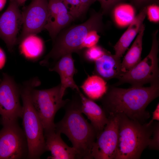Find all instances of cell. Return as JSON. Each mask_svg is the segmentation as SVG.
<instances>
[{
  "label": "cell",
  "mask_w": 159,
  "mask_h": 159,
  "mask_svg": "<svg viewBox=\"0 0 159 159\" xmlns=\"http://www.w3.org/2000/svg\"><path fill=\"white\" fill-rule=\"evenodd\" d=\"M159 95V84L157 82L146 87L132 86L124 89L112 87L101 99L107 117L122 113L144 124L150 117L146 110L147 107Z\"/></svg>",
  "instance_id": "obj_1"
},
{
  "label": "cell",
  "mask_w": 159,
  "mask_h": 159,
  "mask_svg": "<svg viewBox=\"0 0 159 159\" xmlns=\"http://www.w3.org/2000/svg\"><path fill=\"white\" fill-rule=\"evenodd\" d=\"M81 106L80 99L77 92L64 106V115L55 123V130L68 137L76 150L77 159H92L91 150L97 134L83 115Z\"/></svg>",
  "instance_id": "obj_2"
},
{
  "label": "cell",
  "mask_w": 159,
  "mask_h": 159,
  "mask_svg": "<svg viewBox=\"0 0 159 159\" xmlns=\"http://www.w3.org/2000/svg\"><path fill=\"white\" fill-rule=\"evenodd\" d=\"M40 84L38 78L35 77L25 82L20 86L22 102V123L29 149L27 159H40L47 151L43 125L31 98L32 90Z\"/></svg>",
  "instance_id": "obj_3"
},
{
  "label": "cell",
  "mask_w": 159,
  "mask_h": 159,
  "mask_svg": "<svg viewBox=\"0 0 159 159\" xmlns=\"http://www.w3.org/2000/svg\"><path fill=\"white\" fill-rule=\"evenodd\" d=\"M117 115L119 135L115 159H140L152 136L153 123L147 125L146 122L141 123L123 114Z\"/></svg>",
  "instance_id": "obj_4"
},
{
  "label": "cell",
  "mask_w": 159,
  "mask_h": 159,
  "mask_svg": "<svg viewBox=\"0 0 159 159\" xmlns=\"http://www.w3.org/2000/svg\"><path fill=\"white\" fill-rule=\"evenodd\" d=\"M102 14L95 13L85 22L72 26L57 36L49 53L40 62L41 65L50 67L63 56L79 52L85 37L91 31H99L102 27Z\"/></svg>",
  "instance_id": "obj_5"
},
{
  "label": "cell",
  "mask_w": 159,
  "mask_h": 159,
  "mask_svg": "<svg viewBox=\"0 0 159 159\" xmlns=\"http://www.w3.org/2000/svg\"><path fill=\"white\" fill-rule=\"evenodd\" d=\"M64 95L61 91L60 84L50 89L39 90L34 88L32 90L31 100L42 123L44 133L55 130V114L69 100H63Z\"/></svg>",
  "instance_id": "obj_6"
},
{
  "label": "cell",
  "mask_w": 159,
  "mask_h": 159,
  "mask_svg": "<svg viewBox=\"0 0 159 159\" xmlns=\"http://www.w3.org/2000/svg\"><path fill=\"white\" fill-rule=\"evenodd\" d=\"M158 32L157 30L153 34L152 47L148 55L132 68L122 73L117 78V85L128 83L132 86H143L148 83L159 82Z\"/></svg>",
  "instance_id": "obj_7"
},
{
  "label": "cell",
  "mask_w": 159,
  "mask_h": 159,
  "mask_svg": "<svg viewBox=\"0 0 159 159\" xmlns=\"http://www.w3.org/2000/svg\"><path fill=\"white\" fill-rule=\"evenodd\" d=\"M0 130V159L27 158L29 149L24 130L17 121L2 124Z\"/></svg>",
  "instance_id": "obj_8"
},
{
  "label": "cell",
  "mask_w": 159,
  "mask_h": 159,
  "mask_svg": "<svg viewBox=\"0 0 159 159\" xmlns=\"http://www.w3.org/2000/svg\"><path fill=\"white\" fill-rule=\"evenodd\" d=\"M20 90L13 78L3 73L0 78V115L1 124L21 118L22 106L20 101Z\"/></svg>",
  "instance_id": "obj_9"
},
{
  "label": "cell",
  "mask_w": 159,
  "mask_h": 159,
  "mask_svg": "<svg viewBox=\"0 0 159 159\" xmlns=\"http://www.w3.org/2000/svg\"><path fill=\"white\" fill-rule=\"evenodd\" d=\"M108 121L103 130L97 135L92 150V158H115L118 139V115L108 116Z\"/></svg>",
  "instance_id": "obj_10"
},
{
  "label": "cell",
  "mask_w": 159,
  "mask_h": 159,
  "mask_svg": "<svg viewBox=\"0 0 159 159\" xmlns=\"http://www.w3.org/2000/svg\"><path fill=\"white\" fill-rule=\"evenodd\" d=\"M48 0H32L23 9L22 30L17 44L27 36L37 34L44 29L48 18Z\"/></svg>",
  "instance_id": "obj_11"
},
{
  "label": "cell",
  "mask_w": 159,
  "mask_h": 159,
  "mask_svg": "<svg viewBox=\"0 0 159 159\" xmlns=\"http://www.w3.org/2000/svg\"><path fill=\"white\" fill-rule=\"evenodd\" d=\"M16 0H10L9 6L0 16V38L12 52L17 44V36L22 25V16Z\"/></svg>",
  "instance_id": "obj_12"
},
{
  "label": "cell",
  "mask_w": 159,
  "mask_h": 159,
  "mask_svg": "<svg viewBox=\"0 0 159 159\" xmlns=\"http://www.w3.org/2000/svg\"><path fill=\"white\" fill-rule=\"evenodd\" d=\"M72 54L68 53L62 57L49 68V71L55 72L59 74L61 80V90L64 94L68 88L76 91L80 90L73 79L77 70Z\"/></svg>",
  "instance_id": "obj_13"
},
{
  "label": "cell",
  "mask_w": 159,
  "mask_h": 159,
  "mask_svg": "<svg viewBox=\"0 0 159 159\" xmlns=\"http://www.w3.org/2000/svg\"><path fill=\"white\" fill-rule=\"evenodd\" d=\"M44 134L47 151H50L51 154L47 159H77L76 150L64 141L60 133L54 130Z\"/></svg>",
  "instance_id": "obj_14"
},
{
  "label": "cell",
  "mask_w": 159,
  "mask_h": 159,
  "mask_svg": "<svg viewBox=\"0 0 159 159\" xmlns=\"http://www.w3.org/2000/svg\"><path fill=\"white\" fill-rule=\"evenodd\" d=\"M76 92L80 99L82 112L90 121V124L97 135L103 130L108 122V118L106 113L102 108L93 100L84 96L80 90Z\"/></svg>",
  "instance_id": "obj_15"
},
{
  "label": "cell",
  "mask_w": 159,
  "mask_h": 159,
  "mask_svg": "<svg viewBox=\"0 0 159 159\" xmlns=\"http://www.w3.org/2000/svg\"><path fill=\"white\" fill-rule=\"evenodd\" d=\"M95 62V73L105 81L117 78L122 73L120 58L108 51H106L103 55Z\"/></svg>",
  "instance_id": "obj_16"
},
{
  "label": "cell",
  "mask_w": 159,
  "mask_h": 159,
  "mask_svg": "<svg viewBox=\"0 0 159 159\" xmlns=\"http://www.w3.org/2000/svg\"><path fill=\"white\" fill-rule=\"evenodd\" d=\"M146 15V6L143 7L129 25L114 47L115 55L120 58L138 34Z\"/></svg>",
  "instance_id": "obj_17"
},
{
  "label": "cell",
  "mask_w": 159,
  "mask_h": 159,
  "mask_svg": "<svg viewBox=\"0 0 159 159\" xmlns=\"http://www.w3.org/2000/svg\"><path fill=\"white\" fill-rule=\"evenodd\" d=\"M18 44L21 54L26 59L29 60H37L43 53L44 42L37 34L29 35Z\"/></svg>",
  "instance_id": "obj_18"
},
{
  "label": "cell",
  "mask_w": 159,
  "mask_h": 159,
  "mask_svg": "<svg viewBox=\"0 0 159 159\" xmlns=\"http://www.w3.org/2000/svg\"><path fill=\"white\" fill-rule=\"evenodd\" d=\"M145 29V27L143 24L135 41L124 56L121 63L122 73L127 71L141 61L143 38Z\"/></svg>",
  "instance_id": "obj_19"
},
{
  "label": "cell",
  "mask_w": 159,
  "mask_h": 159,
  "mask_svg": "<svg viewBox=\"0 0 159 159\" xmlns=\"http://www.w3.org/2000/svg\"><path fill=\"white\" fill-rule=\"evenodd\" d=\"M80 87L87 97L93 100L101 99L108 88L106 81L97 74L89 76Z\"/></svg>",
  "instance_id": "obj_20"
},
{
  "label": "cell",
  "mask_w": 159,
  "mask_h": 159,
  "mask_svg": "<svg viewBox=\"0 0 159 159\" xmlns=\"http://www.w3.org/2000/svg\"><path fill=\"white\" fill-rule=\"evenodd\" d=\"M135 9L132 5L125 3H119L114 7L112 15L116 24L119 27L129 25L135 16Z\"/></svg>",
  "instance_id": "obj_21"
},
{
  "label": "cell",
  "mask_w": 159,
  "mask_h": 159,
  "mask_svg": "<svg viewBox=\"0 0 159 159\" xmlns=\"http://www.w3.org/2000/svg\"><path fill=\"white\" fill-rule=\"evenodd\" d=\"M48 16L46 24L54 22L57 24L67 20L70 14L61 0H48Z\"/></svg>",
  "instance_id": "obj_22"
},
{
  "label": "cell",
  "mask_w": 159,
  "mask_h": 159,
  "mask_svg": "<svg viewBox=\"0 0 159 159\" xmlns=\"http://www.w3.org/2000/svg\"><path fill=\"white\" fill-rule=\"evenodd\" d=\"M105 51L101 47L96 45L87 48L84 53V57L89 62H95L103 55Z\"/></svg>",
  "instance_id": "obj_23"
},
{
  "label": "cell",
  "mask_w": 159,
  "mask_h": 159,
  "mask_svg": "<svg viewBox=\"0 0 159 159\" xmlns=\"http://www.w3.org/2000/svg\"><path fill=\"white\" fill-rule=\"evenodd\" d=\"M100 36L97 34V31L92 30L90 31L85 37L81 46V50L86 48H89L96 44Z\"/></svg>",
  "instance_id": "obj_24"
},
{
  "label": "cell",
  "mask_w": 159,
  "mask_h": 159,
  "mask_svg": "<svg viewBox=\"0 0 159 159\" xmlns=\"http://www.w3.org/2000/svg\"><path fill=\"white\" fill-rule=\"evenodd\" d=\"M148 147L151 150H158L159 149V123L157 122L153 123V131Z\"/></svg>",
  "instance_id": "obj_25"
},
{
  "label": "cell",
  "mask_w": 159,
  "mask_h": 159,
  "mask_svg": "<svg viewBox=\"0 0 159 159\" xmlns=\"http://www.w3.org/2000/svg\"><path fill=\"white\" fill-rule=\"evenodd\" d=\"M74 19L79 17L80 0H61Z\"/></svg>",
  "instance_id": "obj_26"
},
{
  "label": "cell",
  "mask_w": 159,
  "mask_h": 159,
  "mask_svg": "<svg viewBox=\"0 0 159 159\" xmlns=\"http://www.w3.org/2000/svg\"><path fill=\"white\" fill-rule=\"evenodd\" d=\"M146 15L150 21L158 22L159 21V6L157 4L153 3L146 6Z\"/></svg>",
  "instance_id": "obj_27"
},
{
  "label": "cell",
  "mask_w": 159,
  "mask_h": 159,
  "mask_svg": "<svg viewBox=\"0 0 159 159\" xmlns=\"http://www.w3.org/2000/svg\"><path fill=\"white\" fill-rule=\"evenodd\" d=\"M100 3L103 11L105 12L109 11L117 4L121 3L122 0H95Z\"/></svg>",
  "instance_id": "obj_28"
},
{
  "label": "cell",
  "mask_w": 159,
  "mask_h": 159,
  "mask_svg": "<svg viewBox=\"0 0 159 159\" xmlns=\"http://www.w3.org/2000/svg\"><path fill=\"white\" fill-rule=\"evenodd\" d=\"M80 5L79 10V16L86 11L90 5L95 0H80Z\"/></svg>",
  "instance_id": "obj_29"
},
{
  "label": "cell",
  "mask_w": 159,
  "mask_h": 159,
  "mask_svg": "<svg viewBox=\"0 0 159 159\" xmlns=\"http://www.w3.org/2000/svg\"><path fill=\"white\" fill-rule=\"evenodd\" d=\"M155 120L159 121V104H157L156 108L152 113V117L151 120L148 122L147 123V125H152Z\"/></svg>",
  "instance_id": "obj_30"
},
{
  "label": "cell",
  "mask_w": 159,
  "mask_h": 159,
  "mask_svg": "<svg viewBox=\"0 0 159 159\" xmlns=\"http://www.w3.org/2000/svg\"><path fill=\"white\" fill-rule=\"evenodd\" d=\"M136 6L140 7L151 3L154 0H131Z\"/></svg>",
  "instance_id": "obj_31"
},
{
  "label": "cell",
  "mask_w": 159,
  "mask_h": 159,
  "mask_svg": "<svg viewBox=\"0 0 159 159\" xmlns=\"http://www.w3.org/2000/svg\"><path fill=\"white\" fill-rule=\"evenodd\" d=\"M5 54L3 49L0 47V69L4 66L6 62Z\"/></svg>",
  "instance_id": "obj_32"
},
{
  "label": "cell",
  "mask_w": 159,
  "mask_h": 159,
  "mask_svg": "<svg viewBox=\"0 0 159 159\" xmlns=\"http://www.w3.org/2000/svg\"><path fill=\"white\" fill-rule=\"evenodd\" d=\"M6 1V0H0V11L4 7Z\"/></svg>",
  "instance_id": "obj_33"
},
{
  "label": "cell",
  "mask_w": 159,
  "mask_h": 159,
  "mask_svg": "<svg viewBox=\"0 0 159 159\" xmlns=\"http://www.w3.org/2000/svg\"><path fill=\"white\" fill-rule=\"evenodd\" d=\"M27 0H16L19 6H22L24 4Z\"/></svg>",
  "instance_id": "obj_34"
}]
</instances>
